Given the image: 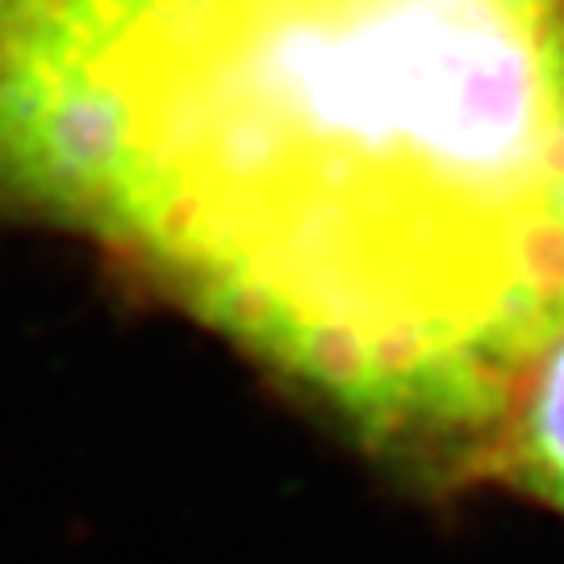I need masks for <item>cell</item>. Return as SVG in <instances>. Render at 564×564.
<instances>
[{"mask_svg": "<svg viewBox=\"0 0 564 564\" xmlns=\"http://www.w3.org/2000/svg\"><path fill=\"white\" fill-rule=\"evenodd\" d=\"M0 205L468 447L564 335V0H0Z\"/></svg>", "mask_w": 564, "mask_h": 564, "instance_id": "1", "label": "cell"}, {"mask_svg": "<svg viewBox=\"0 0 564 564\" xmlns=\"http://www.w3.org/2000/svg\"><path fill=\"white\" fill-rule=\"evenodd\" d=\"M506 473L564 510V335L547 343L514 384L498 423Z\"/></svg>", "mask_w": 564, "mask_h": 564, "instance_id": "2", "label": "cell"}]
</instances>
